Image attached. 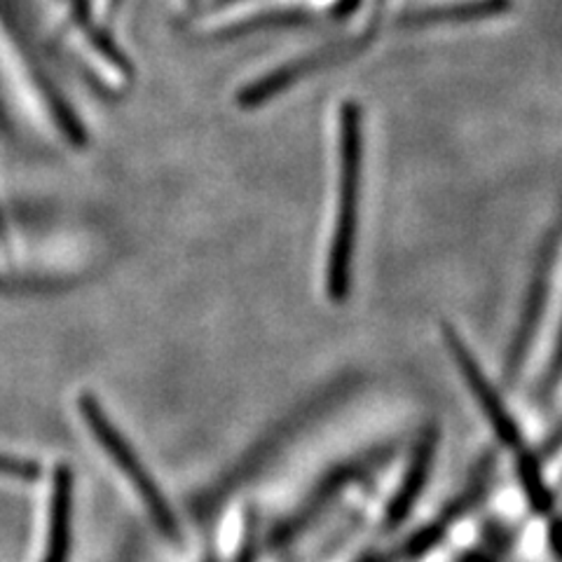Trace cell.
Masks as SVG:
<instances>
[{"label": "cell", "mask_w": 562, "mask_h": 562, "mask_svg": "<svg viewBox=\"0 0 562 562\" xmlns=\"http://www.w3.org/2000/svg\"><path fill=\"white\" fill-rule=\"evenodd\" d=\"M436 446H438V429L427 427L417 438L415 450L411 454V462L401 476L396 495L392 497L390 506H386V525L390 527H398L413 514L417 499L422 497V492H425V487L429 483Z\"/></svg>", "instance_id": "52a82bcc"}, {"label": "cell", "mask_w": 562, "mask_h": 562, "mask_svg": "<svg viewBox=\"0 0 562 562\" xmlns=\"http://www.w3.org/2000/svg\"><path fill=\"white\" fill-rule=\"evenodd\" d=\"M514 8V0H462L452 5H434L398 16L401 26H438V24H469L487 16L504 14Z\"/></svg>", "instance_id": "ba28073f"}, {"label": "cell", "mask_w": 562, "mask_h": 562, "mask_svg": "<svg viewBox=\"0 0 562 562\" xmlns=\"http://www.w3.org/2000/svg\"><path fill=\"white\" fill-rule=\"evenodd\" d=\"M225 3H235V0H218V5H225Z\"/></svg>", "instance_id": "e0dca14e"}, {"label": "cell", "mask_w": 562, "mask_h": 562, "mask_svg": "<svg viewBox=\"0 0 562 562\" xmlns=\"http://www.w3.org/2000/svg\"><path fill=\"white\" fill-rule=\"evenodd\" d=\"M359 562H386V558H382V555H368V558H363Z\"/></svg>", "instance_id": "2e32d148"}, {"label": "cell", "mask_w": 562, "mask_h": 562, "mask_svg": "<svg viewBox=\"0 0 562 562\" xmlns=\"http://www.w3.org/2000/svg\"><path fill=\"white\" fill-rule=\"evenodd\" d=\"M312 22H314V14H310L305 10H274V12H266V14H256V16H251V20H244V22H237L233 26L218 31V38L233 41V38H241V35H246V33H256L262 29L305 26Z\"/></svg>", "instance_id": "8fae6325"}, {"label": "cell", "mask_w": 562, "mask_h": 562, "mask_svg": "<svg viewBox=\"0 0 562 562\" xmlns=\"http://www.w3.org/2000/svg\"><path fill=\"white\" fill-rule=\"evenodd\" d=\"M361 5V0H340V3L333 8V16H338V20H347L349 14H355V10Z\"/></svg>", "instance_id": "5bb4252c"}, {"label": "cell", "mask_w": 562, "mask_h": 562, "mask_svg": "<svg viewBox=\"0 0 562 562\" xmlns=\"http://www.w3.org/2000/svg\"><path fill=\"white\" fill-rule=\"evenodd\" d=\"M256 560V539H254V527H249V532H246L241 547L237 551L235 562H254Z\"/></svg>", "instance_id": "4fadbf2b"}, {"label": "cell", "mask_w": 562, "mask_h": 562, "mask_svg": "<svg viewBox=\"0 0 562 562\" xmlns=\"http://www.w3.org/2000/svg\"><path fill=\"white\" fill-rule=\"evenodd\" d=\"M460 562H490V560L483 558V555H479V553H467V555L460 558Z\"/></svg>", "instance_id": "9a60e30c"}, {"label": "cell", "mask_w": 562, "mask_h": 562, "mask_svg": "<svg viewBox=\"0 0 562 562\" xmlns=\"http://www.w3.org/2000/svg\"><path fill=\"white\" fill-rule=\"evenodd\" d=\"M74 497L76 479L68 464H59L52 473L49 487V514L43 562H68L70 539H74Z\"/></svg>", "instance_id": "8992f818"}, {"label": "cell", "mask_w": 562, "mask_h": 562, "mask_svg": "<svg viewBox=\"0 0 562 562\" xmlns=\"http://www.w3.org/2000/svg\"><path fill=\"white\" fill-rule=\"evenodd\" d=\"M188 3H190V5H198V3H200V0H188Z\"/></svg>", "instance_id": "ac0fdd59"}, {"label": "cell", "mask_w": 562, "mask_h": 562, "mask_svg": "<svg viewBox=\"0 0 562 562\" xmlns=\"http://www.w3.org/2000/svg\"><path fill=\"white\" fill-rule=\"evenodd\" d=\"M516 473H518V481L522 485L525 497L532 506V512L539 516H549L555 506V497L549 490L547 479H543V469H541L539 457L527 446L516 450Z\"/></svg>", "instance_id": "30bf717a"}, {"label": "cell", "mask_w": 562, "mask_h": 562, "mask_svg": "<svg viewBox=\"0 0 562 562\" xmlns=\"http://www.w3.org/2000/svg\"><path fill=\"white\" fill-rule=\"evenodd\" d=\"M68 5H70V10H74L76 22H78V26L82 29V33L87 35V41H90V43L101 52V57H103L105 61H111V64L120 70L122 76L132 78V76L136 74L134 64L130 61V57L125 55V52H122V49L117 47V43L111 38V33L105 31V29H101V26L94 22L90 0H68Z\"/></svg>", "instance_id": "9c48e42d"}, {"label": "cell", "mask_w": 562, "mask_h": 562, "mask_svg": "<svg viewBox=\"0 0 562 562\" xmlns=\"http://www.w3.org/2000/svg\"><path fill=\"white\" fill-rule=\"evenodd\" d=\"M363 176V113L355 101H345L340 109V200L338 218L333 231L326 289L333 303H345L351 289V260L359 235V202Z\"/></svg>", "instance_id": "6da1fadb"}, {"label": "cell", "mask_w": 562, "mask_h": 562, "mask_svg": "<svg viewBox=\"0 0 562 562\" xmlns=\"http://www.w3.org/2000/svg\"><path fill=\"white\" fill-rule=\"evenodd\" d=\"M443 340H446V347L450 349V357L454 359L457 368H460L464 382L469 384L471 394L476 396V403L481 406L483 415L487 417L492 429H495L499 443L512 448V450L522 448L525 443H522V434H520L518 422L514 419L512 413H508L506 403L502 401L499 392L495 390V384H492L487 380V375L481 371L476 357H473V351L462 340L460 333H457L450 324H443Z\"/></svg>", "instance_id": "3957f363"}, {"label": "cell", "mask_w": 562, "mask_h": 562, "mask_svg": "<svg viewBox=\"0 0 562 562\" xmlns=\"http://www.w3.org/2000/svg\"><path fill=\"white\" fill-rule=\"evenodd\" d=\"M0 476L14 481H35L41 476V467L31 460H22V457L0 454Z\"/></svg>", "instance_id": "7c38bea8"}, {"label": "cell", "mask_w": 562, "mask_h": 562, "mask_svg": "<svg viewBox=\"0 0 562 562\" xmlns=\"http://www.w3.org/2000/svg\"><path fill=\"white\" fill-rule=\"evenodd\" d=\"M375 35V29H368L366 33L357 35L355 41L349 43H340V45H330L326 49H319V52H312V55L307 57H301L295 59L286 66H281L277 70H272L270 76L260 78L251 85H246L244 90H239L237 94V103L241 105V109H256V105H262L268 103L272 97H277L281 90H286V87L295 85L297 80H303L307 76H312L314 70L319 68H326V66H333L338 64L340 59H349V57H357L359 52L363 47H368V43L373 41Z\"/></svg>", "instance_id": "277c9868"}, {"label": "cell", "mask_w": 562, "mask_h": 562, "mask_svg": "<svg viewBox=\"0 0 562 562\" xmlns=\"http://www.w3.org/2000/svg\"><path fill=\"white\" fill-rule=\"evenodd\" d=\"M555 254H558V231H553L549 235V239L543 241L541 251H539L532 284H530V291H527L525 307H522L520 322H518V328H516V336H514L512 349H508V359H506V366H504V382L506 384L516 382L520 368H522V361L527 357V351H530V345L537 336L539 319L543 314V307H547Z\"/></svg>", "instance_id": "5b68a950"}, {"label": "cell", "mask_w": 562, "mask_h": 562, "mask_svg": "<svg viewBox=\"0 0 562 562\" xmlns=\"http://www.w3.org/2000/svg\"><path fill=\"white\" fill-rule=\"evenodd\" d=\"M80 415L85 419L87 429L92 431V436L99 441V446L105 450V454L117 464L120 473L130 481V485L136 490L138 499L144 502L148 516L153 518L157 532H160L169 541H181V522L176 518L173 508L169 499L165 497V492L157 485L153 479V473L146 469V464L140 462V457L136 450L127 443V438L122 436V431L113 425L111 417L105 415L101 408V403L92 394H82L78 401Z\"/></svg>", "instance_id": "7a4b0ae2"}]
</instances>
